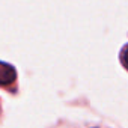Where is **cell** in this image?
Masks as SVG:
<instances>
[{
    "instance_id": "7a4b0ae2",
    "label": "cell",
    "mask_w": 128,
    "mask_h": 128,
    "mask_svg": "<svg viewBox=\"0 0 128 128\" xmlns=\"http://www.w3.org/2000/svg\"><path fill=\"white\" fill-rule=\"evenodd\" d=\"M120 62H122V65L128 70V45L124 47V50L120 51Z\"/></svg>"
},
{
    "instance_id": "6da1fadb",
    "label": "cell",
    "mask_w": 128,
    "mask_h": 128,
    "mask_svg": "<svg viewBox=\"0 0 128 128\" xmlns=\"http://www.w3.org/2000/svg\"><path fill=\"white\" fill-rule=\"evenodd\" d=\"M15 80V68L9 63L0 62V84L5 86Z\"/></svg>"
}]
</instances>
